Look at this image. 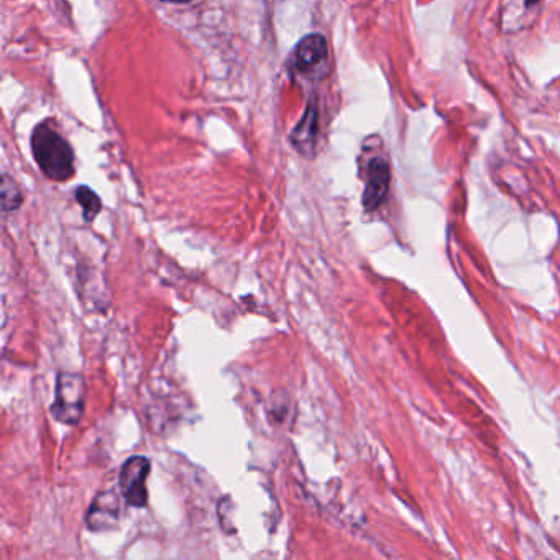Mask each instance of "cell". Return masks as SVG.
Masks as SVG:
<instances>
[{"mask_svg": "<svg viewBox=\"0 0 560 560\" xmlns=\"http://www.w3.org/2000/svg\"><path fill=\"white\" fill-rule=\"evenodd\" d=\"M32 152L47 178L58 183L73 178V150L50 124L45 122L35 127L32 133Z\"/></svg>", "mask_w": 560, "mask_h": 560, "instance_id": "6da1fadb", "label": "cell"}, {"mask_svg": "<svg viewBox=\"0 0 560 560\" xmlns=\"http://www.w3.org/2000/svg\"><path fill=\"white\" fill-rule=\"evenodd\" d=\"M86 385L80 373L63 372L58 375L51 415L61 424L78 425L84 416Z\"/></svg>", "mask_w": 560, "mask_h": 560, "instance_id": "7a4b0ae2", "label": "cell"}, {"mask_svg": "<svg viewBox=\"0 0 560 560\" xmlns=\"http://www.w3.org/2000/svg\"><path fill=\"white\" fill-rule=\"evenodd\" d=\"M150 468H152L150 458L143 457V455L127 458L126 464L120 468V494L130 506L145 508L149 503L147 480H149Z\"/></svg>", "mask_w": 560, "mask_h": 560, "instance_id": "3957f363", "label": "cell"}, {"mask_svg": "<svg viewBox=\"0 0 560 560\" xmlns=\"http://www.w3.org/2000/svg\"><path fill=\"white\" fill-rule=\"evenodd\" d=\"M329 48H327L326 38L319 34H310L301 38L300 44L291 54V70L298 73H307L316 70L319 65L327 60Z\"/></svg>", "mask_w": 560, "mask_h": 560, "instance_id": "277c9868", "label": "cell"}, {"mask_svg": "<svg viewBox=\"0 0 560 560\" xmlns=\"http://www.w3.org/2000/svg\"><path fill=\"white\" fill-rule=\"evenodd\" d=\"M389 166L383 159H373L369 165L365 191H363V208L375 211L385 201L389 189Z\"/></svg>", "mask_w": 560, "mask_h": 560, "instance_id": "5b68a950", "label": "cell"}, {"mask_svg": "<svg viewBox=\"0 0 560 560\" xmlns=\"http://www.w3.org/2000/svg\"><path fill=\"white\" fill-rule=\"evenodd\" d=\"M120 517V501L116 493L106 491L97 494L94 503L88 511L86 524L91 530H109L117 526Z\"/></svg>", "mask_w": 560, "mask_h": 560, "instance_id": "8992f818", "label": "cell"}, {"mask_svg": "<svg viewBox=\"0 0 560 560\" xmlns=\"http://www.w3.org/2000/svg\"><path fill=\"white\" fill-rule=\"evenodd\" d=\"M317 137V107L314 103L307 106L303 119L298 124L296 129L291 133V142L303 155L310 156L314 150Z\"/></svg>", "mask_w": 560, "mask_h": 560, "instance_id": "52a82bcc", "label": "cell"}, {"mask_svg": "<svg viewBox=\"0 0 560 560\" xmlns=\"http://www.w3.org/2000/svg\"><path fill=\"white\" fill-rule=\"evenodd\" d=\"M74 196H77L78 205L83 208L84 221L93 222L100 215V212L103 211V202H101L100 196L93 189L88 188V186H80Z\"/></svg>", "mask_w": 560, "mask_h": 560, "instance_id": "ba28073f", "label": "cell"}, {"mask_svg": "<svg viewBox=\"0 0 560 560\" xmlns=\"http://www.w3.org/2000/svg\"><path fill=\"white\" fill-rule=\"evenodd\" d=\"M22 202H24V196H22L18 183L11 176L4 175V178H2V211L5 214L18 211Z\"/></svg>", "mask_w": 560, "mask_h": 560, "instance_id": "9c48e42d", "label": "cell"}, {"mask_svg": "<svg viewBox=\"0 0 560 560\" xmlns=\"http://www.w3.org/2000/svg\"><path fill=\"white\" fill-rule=\"evenodd\" d=\"M163 2H170V4H188L191 0H163Z\"/></svg>", "mask_w": 560, "mask_h": 560, "instance_id": "30bf717a", "label": "cell"}, {"mask_svg": "<svg viewBox=\"0 0 560 560\" xmlns=\"http://www.w3.org/2000/svg\"><path fill=\"white\" fill-rule=\"evenodd\" d=\"M537 2H540V0H526L527 5H534L537 4Z\"/></svg>", "mask_w": 560, "mask_h": 560, "instance_id": "8fae6325", "label": "cell"}]
</instances>
